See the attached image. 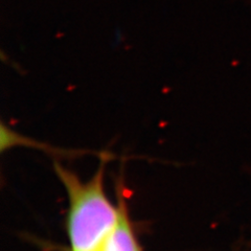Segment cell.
<instances>
[{"instance_id":"cell-2","label":"cell","mask_w":251,"mask_h":251,"mask_svg":"<svg viewBox=\"0 0 251 251\" xmlns=\"http://www.w3.org/2000/svg\"><path fill=\"white\" fill-rule=\"evenodd\" d=\"M116 198L120 209L119 221L105 243L103 251H144L131 221L127 196L122 182L116 185Z\"/></svg>"},{"instance_id":"cell-1","label":"cell","mask_w":251,"mask_h":251,"mask_svg":"<svg viewBox=\"0 0 251 251\" xmlns=\"http://www.w3.org/2000/svg\"><path fill=\"white\" fill-rule=\"evenodd\" d=\"M57 176L67 195L66 234L69 251H100L119 221V205L110 201L105 191V162L87 181L60 163Z\"/></svg>"},{"instance_id":"cell-3","label":"cell","mask_w":251,"mask_h":251,"mask_svg":"<svg viewBox=\"0 0 251 251\" xmlns=\"http://www.w3.org/2000/svg\"><path fill=\"white\" fill-rule=\"evenodd\" d=\"M100 251H103V249H101V250H100Z\"/></svg>"}]
</instances>
